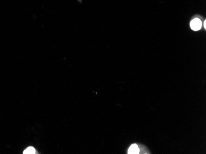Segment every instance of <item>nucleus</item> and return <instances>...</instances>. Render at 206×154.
I'll use <instances>...</instances> for the list:
<instances>
[{
	"label": "nucleus",
	"mask_w": 206,
	"mask_h": 154,
	"mask_svg": "<svg viewBox=\"0 0 206 154\" xmlns=\"http://www.w3.org/2000/svg\"><path fill=\"white\" fill-rule=\"evenodd\" d=\"M204 27L205 29V28H206V21L205 20H204Z\"/></svg>",
	"instance_id": "obj_4"
},
{
	"label": "nucleus",
	"mask_w": 206,
	"mask_h": 154,
	"mask_svg": "<svg viewBox=\"0 0 206 154\" xmlns=\"http://www.w3.org/2000/svg\"><path fill=\"white\" fill-rule=\"evenodd\" d=\"M139 153H140V148L136 144H132L128 151V153L129 154H138Z\"/></svg>",
	"instance_id": "obj_2"
},
{
	"label": "nucleus",
	"mask_w": 206,
	"mask_h": 154,
	"mask_svg": "<svg viewBox=\"0 0 206 154\" xmlns=\"http://www.w3.org/2000/svg\"><path fill=\"white\" fill-rule=\"evenodd\" d=\"M202 26V22L200 21L199 19L196 18L191 20V23H190V27L193 30L198 31L201 28Z\"/></svg>",
	"instance_id": "obj_1"
},
{
	"label": "nucleus",
	"mask_w": 206,
	"mask_h": 154,
	"mask_svg": "<svg viewBox=\"0 0 206 154\" xmlns=\"http://www.w3.org/2000/svg\"><path fill=\"white\" fill-rule=\"evenodd\" d=\"M36 151L33 147H28L26 150H25L24 151V154H33L35 153Z\"/></svg>",
	"instance_id": "obj_3"
}]
</instances>
